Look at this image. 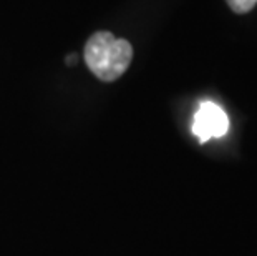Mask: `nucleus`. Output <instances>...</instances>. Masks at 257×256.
I'll return each instance as SVG.
<instances>
[{
	"label": "nucleus",
	"instance_id": "f257e3e1",
	"mask_svg": "<svg viewBox=\"0 0 257 256\" xmlns=\"http://www.w3.org/2000/svg\"><path fill=\"white\" fill-rule=\"evenodd\" d=\"M133 60V47L124 39H116L110 32H96L85 45V62L103 81L118 80Z\"/></svg>",
	"mask_w": 257,
	"mask_h": 256
},
{
	"label": "nucleus",
	"instance_id": "f03ea898",
	"mask_svg": "<svg viewBox=\"0 0 257 256\" xmlns=\"http://www.w3.org/2000/svg\"><path fill=\"white\" fill-rule=\"evenodd\" d=\"M229 130V118L226 112L214 102H202L194 115L193 133L201 143L211 138H221Z\"/></svg>",
	"mask_w": 257,
	"mask_h": 256
},
{
	"label": "nucleus",
	"instance_id": "7ed1b4c3",
	"mask_svg": "<svg viewBox=\"0 0 257 256\" xmlns=\"http://www.w3.org/2000/svg\"><path fill=\"white\" fill-rule=\"evenodd\" d=\"M226 2L236 14H247L254 9L257 0H226Z\"/></svg>",
	"mask_w": 257,
	"mask_h": 256
},
{
	"label": "nucleus",
	"instance_id": "20e7f679",
	"mask_svg": "<svg viewBox=\"0 0 257 256\" xmlns=\"http://www.w3.org/2000/svg\"><path fill=\"white\" fill-rule=\"evenodd\" d=\"M75 62V55H73V53H72V55H68L67 57V63H70V65H72Z\"/></svg>",
	"mask_w": 257,
	"mask_h": 256
}]
</instances>
